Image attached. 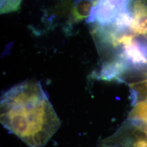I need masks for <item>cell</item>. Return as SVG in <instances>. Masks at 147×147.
I'll return each instance as SVG.
<instances>
[{"label": "cell", "mask_w": 147, "mask_h": 147, "mask_svg": "<svg viewBox=\"0 0 147 147\" xmlns=\"http://www.w3.org/2000/svg\"><path fill=\"white\" fill-rule=\"evenodd\" d=\"M1 123L29 147H44L61 125L39 82L25 81L2 95Z\"/></svg>", "instance_id": "cell-1"}, {"label": "cell", "mask_w": 147, "mask_h": 147, "mask_svg": "<svg viewBox=\"0 0 147 147\" xmlns=\"http://www.w3.org/2000/svg\"><path fill=\"white\" fill-rule=\"evenodd\" d=\"M100 147H147V129L137 121L127 119Z\"/></svg>", "instance_id": "cell-2"}, {"label": "cell", "mask_w": 147, "mask_h": 147, "mask_svg": "<svg viewBox=\"0 0 147 147\" xmlns=\"http://www.w3.org/2000/svg\"><path fill=\"white\" fill-rule=\"evenodd\" d=\"M127 8V0H97L87 21L99 27H109Z\"/></svg>", "instance_id": "cell-3"}, {"label": "cell", "mask_w": 147, "mask_h": 147, "mask_svg": "<svg viewBox=\"0 0 147 147\" xmlns=\"http://www.w3.org/2000/svg\"><path fill=\"white\" fill-rule=\"evenodd\" d=\"M127 10L130 16L127 32L147 39V0H127Z\"/></svg>", "instance_id": "cell-4"}, {"label": "cell", "mask_w": 147, "mask_h": 147, "mask_svg": "<svg viewBox=\"0 0 147 147\" xmlns=\"http://www.w3.org/2000/svg\"><path fill=\"white\" fill-rule=\"evenodd\" d=\"M97 0H63L61 8L67 18V27L88 21Z\"/></svg>", "instance_id": "cell-5"}]
</instances>
